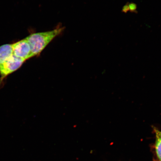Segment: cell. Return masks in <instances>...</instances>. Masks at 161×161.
<instances>
[{
    "mask_svg": "<svg viewBox=\"0 0 161 161\" xmlns=\"http://www.w3.org/2000/svg\"><path fill=\"white\" fill-rule=\"evenodd\" d=\"M63 27H58L52 31L31 34L25 38L31 49L32 57L39 55L52 40L62 33Z\"/></svg>",
    "mask_w": 161,
    "mask_h": 161,
    "instance_id": "1",
    "label": "cell"
},
{
    "mask_svg": "<svg viewBox=\"0 0 161 161\" xmlns=\"http://www.w3.org/2000/svg\"><path fill=\"white\" fill-rule=\"evenodd\" d=\"M25 60L13 55L0 66V74L4 78L21 67Z\"/></svg>",
    "mask_w": 161,
    "mask_h": 161,
    "instance_id": "2",
    "label": "cell"
},
{
    "mask_svg": "<svg viewBox=\"0 0 161 161\" xmlns=\"http://www.w3.org/2000/svg\"><path fill=\"white\" fill-rule=\"evenodd\" d=\"M13 55L25 60L32 57L29 43L25 39L12 45Z\"/></svg>",
    "mask_w": 161,
    "mask_h": 161,
    "instance_id": "3",
    "label": "cell"
},
{
    "mask_svg": "<svg viewBox=\"0 0 161 161\" xmlns=\"http://www.w3.org/2000/svg\"><path fill=\"white\" fill-rule=\"evenodd\" d=\"M13 55L12 45L7 44L0 47V66Z\"/></svg>",
    "mask_w": 161,
    "mask_h": 161,
    "instance_id": "4",
    "label": "cell"
},
{
    "mask_svg": "<svg viewBox=\"0 0 161 161\" xmlns=\"http://www.w3.org/2000/svg\"><path fill=\"white\" fill-rule=\"evenodd\" d=\"M156 134L155 150L157 157L159 161H161V131L154 128Z\"/></svg>",
    "mask_w": 161,
    "mask_h": 161,
    "instance_id": "5",
    "label": "cell"
},
{
    "mask_svg": "<svg viewBox=\"0 0 161 161\" xmlns=\"http://www.w3.org/2000/svg\"><path fill=\"white\" fill-rule=\"evenodd\" d=\"M129 7L130 11L132 13H135L136 12L137 6L136 3H131L128 4Z\"/></svg>",
    "mask_w": 161,
    "mask_h": 161,
    "instance_id": "6",
    "label": "cell"
},
{
    "mask_svg": "<svg viewBox=\"0 0 161 161\" xmlns=\"http://www.w3.org/2000/svg\"><path fill=\"white\" fill-rule=\"evenodd\" d=\"M129 11H130L129 7L128 4H126L124 5L122 8V11L123 13H126Z\"/></svg>",
    "mask_w": 161,
    "mask_h": 161,
    "instance_id": "7",
    "label": "cell"
}]
</instances>
